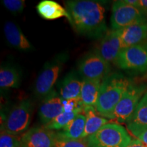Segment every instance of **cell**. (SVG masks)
Segmentation results:
<instances>
[{
	"instance_id": "cell-1",
	"label": "cell",
	"mask_w": 147,
	"mask_h": 147,
	"mask_svg": "<svg viewBox=\"0 0 147 147\" xmlns=\"http://www.w3.org/2000/svg\"><path fill=\"white\" fill-rule=\"evenodd\" d=\"M69 22L79 34L91 38H100L107 32L106 9L102 3L91 0L65 1Z\"/></svg>"
},
{
	"instance_id": "cell-2",
	"label": "cell",
	"mask_w": 147,
	"mask_h": 147,
	"mask_svg": "<svg viewBox=\"0 0 147 147\" xmlns=\"http://www.w3.org/2000/svg\"><path fill=\"white\" fill-rule=\"evenodd\" d=\"M130 81L123 74H108L101 84L98 100L95 105L97 113L103 117L110 118L117 104L130 86Z\"/></svg>"
},
{
	"instance_id": "cell-3",
	"label": "cell",
	"mask_w": 147,
	"mask_h": 147,
	"mask_svg": "<svg viewBox=\"0 0 147 147\" xmlns=\"http://www.w3.org/2000/svg\"><path fill=\"white\" fill-rule=\"evenodd\" d=\"M84 140L88 147H126L132 139L122 125L107 123Z\"/></svg>"
},
{
	"instance_id": "cell-4",
	"label": "cell",
	"mask_w": 147,
	"mask_h": 147,
	"mask_svg": "<svg viewBox=\"0 0 147 147\" xmlns=\"http://www.w3.org/2000/svg\"><path fill=\"white\" fill-rule=\"evenodd\" d=\"M33 104L29 100H23L14 106L1 123V131L19 136L28 130L32 122Z\"/></svg>"
},
{
	"instance_id": "cell-5",
	"label": "cell",
	"mask_w": 147,
	"mask_h": 147,
	"mask_svg": "<svg viewBox=\"0 0 147 147\" xmlns=\"http://www.w3.org/2000/svg\"><path fill=\"white\" fill-rule=\"evenodd\" d=\"M146 88V84H130L116 106L110 119L120 123H127L131 118L141 99L144 95Z\"/></svg>"
},
{
	"instance_id": "cell-6",
	"label": "cell",
	"mask_w": 147,
	"mask_h": 147,
	"mask_svg": "<svg viewBox=\"0 0 147 147\" xmlns=\"http://www.w3.org/2000/svg\"><path fill=\"white\" fill-rule=\"evenodd\" d=\"M145 20L146 16L136 7L128 4L125 1H115L113 3L110 18L113 30H119Z\"/></svg>"
},
{
	"instance_id": "cell-7",
	"label": "cell",
	"mask_w": 147,
	"mask_h": 147,
	"mask_svg": "<svg viewBox=\"0 0 147 147\" xmlns=\"http://www.w3.org/2000/svg\"><path fill=\"white\" fill-rule=\"evenodd\" d=\"M115 63L124 70L145 71L147 69V45L141 44L122 49Z\"/></svg>"
},
{
	"instance_id": "cell-8",
	"label": "cell",
	"mask_w": 147,
	"mask_h": 147,
	"mask_svg": "<svg viewBox=\"0 0 147 147\" xmlns=\"http://www.w3.org/2000/svg\"><path fill=\"white\" fill-rule=\"evenodd\" d=\"M78 69L83 78L103 80L109 74L110 63L95 51L89 53L80 60Z\"/></svg>"
},
{
	"instance_id": "cell-9",
	"label": "cell",
	"mask_w": 147,
	"mask_h": 147,
	"mask_svg": "<svg viewBox=\"0 0 147 147\" xmlns=\"http://www.w3.org/2000/svg\"><path fill=\"white\" fill-rule=\"evenodd\" d=\"M62 66V61L57 59L47 63L36 79L34 91L36 96L45 98L53 90Z\"/></svg>"
},
{
	"instance_id": "cell-10",
	"label": "cell",
	"mask_w": 147,
	"mask_h": 147,
	"mask_svg": "<svg viewBox=\"0 0 147 147\" xmlns=\"http://www.w3.org/2000/svg\"><path fill=\"white\" fill-rule=\"evenodd\" d=\"M57 133L41 127H34L21 136L22 147H54Z\"/></svg>"
},
{
	"instance_id": "cell-11",
	"label": "cell",
	"mask_w": 147,
	"mask_h": 147,
	"mask_svg": "<svg viewBox=\"0 0 147 147\" xmlns=\"http://www.w3.org/2000/svg\"><path fill=\"white\" fill-rule=\"evenodd\" d=\"M121 49L141 45L147 39V20L118 30Z\"/></svg>"
},
{
	"instance_id": "cell-12",
	"label": "cell",
	"mask_w": 147,
	"mask_h": 147,
	"mask_svg": "<svg viewBox=\"0 0 147 147\" xmlns=\"http://www.w3.org/2000/svg\"><path fill=\"white\" fill-rule=\"evenodd\" d=\"M62 113H63L62 98L56 91L53 90L44 98L40 104L38 112L40 120L44 125H46Z\"/></svg>"
},
{
	"instance_id": "cell-13",
	"label": "cell",
	"mask_w": 147,
	"mask_h": 147,
	"mask_svg": "<svg viewBox=\"0 0 147 147\" xmlns=\"http://www.w3.org/2000/svg\"><path fill=\"white\" fill-rule=\"evenodd\" d=\"M122 50L118 30L108 31L100 42L98 53L108 63H115Z\"/></svg>"
},
{
	"instance_id": "cell-14",
	"label": "cell",
	"mask_w": 147,
	"mask_h": 147,
	"mask_svg": "<svg viewBox=\"0 0 147 147\" xmlns=\"http://www.w3.org/2000/svg\"><path fill=\"white\" fill-rule=\"evenodd\" d=\"M5 37L9 45L20 51H27L33 49V46L15 23L7 21L4 27Z\"/></svg>"
},
{
	"instance_id": "cell-15",
	"label": "cell",
	"mask_w": 147,
	"mask_h": 147,
	"mask_svg": "<svg viewBox=\"0 0 147 147\" xmlns=\"http://www.w3.org/2000/svg\"><path fill=\"white\" fill-rule=\"evenodd\" d=\"M82 80L75 72L69 73L61 84L60 97L63 100H72L80 97Z\"/></svg>"
},
{
	"instance_id": "cell-16",
	"label": "cell",
	"mask_w": 147,
	"mask_h": 147,
	"mask_svg": "<svg viewBox=\"0 0 147 147\" xmlns=\"http://www.w3.org/2000/svg\"><path fill=\"white\" fill-rule=\"evenodd\" d=\"M102 80L83 78L80 93V101L84 108L95 107Z\"/></svg>"
},
{
	"instance_id": "cell-17",
	"label": "cell",
	"mask_w": 147,
	"mask_h": 147,
	"mask_svg": "<svg viewBox=\"0 0 147 147\" xmlns=\"http://www.w3.org/2000/svg\"><path fill=\"white\" fill-rule=\"evenodd\" d=\"M37 11L39 15L45 20H55L66 17L69 20L67 11L61 5L53 0H43L37 5Z\"/></svg>"
},
{
	"instance_id": "cell-18",
	"label": "cell",
	"mask_w": 147,
	"mask_h": 147,
	"mask_svg": "<svg viewBox=\"0 0 147 147\" xmlns=\"http://www.w3.org/2000/svg\"><path fill=\"white\" fill-rule=\"evenodd\" d=\"M86 117L85 128L82 139H85L96 133L101 127L108 123V120L97 113L94 107H86L84 109Z\"/></svg>"
},
{
	"instance_id": "cell-19",
	"label": "cell",
	"mask_w": 147,
	"mask_h": 147,
	"mask_svg": "<svg viewBox=\"0 0 147 147\" xmlns=\"http://www.w3.org/2000/svg\"><path fill=\"white\" fill-rule=\"evenodd\" d=\"M86 117L83 114H79L74 119L62 129L57 133L59 137L71 140L82 139L85 128Z\"/></svg>"
},
{
	"instance_id": "cell-20",
	"label": "cell",
	"mask_w": 147,
	"mask_h": 147,
	"mask_svg": "<svg viewBox=\"0 0 147 147\" xmlns=\"http://www.w3.org/2000/svg\"><path fill=\"white\" fill-rule=\"evenodd\" d=\"M20 74L14 67L9 65L1 66L0 87L1 89L18 88L20 86Z\"/></svg>"
},
{
	"instance_id": "cell-21",
	"label": "cell",
	"mask_w": 147,
	"mask_h": 147,
	"mask_svg": "<svg viewBox=\"0 0 147 147\" xmlns=\"http://www.w3.org/2000/svg\"><path fill=\"white\" fill-rule=\"evenodd\" d=\"M126 125L127 127H147V92Z\"/></svg>"
},
{
	"instance_id": "cell-22",
	"label": "cell",
	"mask_w": 147,
	"mask_h": 147,
	"mask_svg": "<svg viewBox=\"0 0 147 147\" xmlns=\"http://www.w3.org/2000/svg\"><path fill=\"white\" fill-rule=\"evenodd\" d=\"M82 111L81 110H75L71 113H65L63 112L58 117L51 121V122L46 125L44 127L48 129L52 130H59L63 129L66 126L71 122L73 119H74L79 114H81Z\"/></svg>"
},
{
	"instance_id": "cell-23",
	"label": "cell",
	"mask_w": 147,
	"mask_h": 147,
	"mask_svg": "<svg viewBox=\"0 0 147 147\" xmlns=\"http://www.w3.org/2000/svg\"><path fill=\"white\" fill-rule=\"evenodd\" d=\"M0 147H22L21 136L1 131Z\"/></svg>"
},
{
	"instance_id": "cell-24",
	"label": "cell",
	"mask_w": 147,
	"mask_h": 147,
	"mask_svg": "<svg viewBox=\"0 0 147 147\" xmlns=\"http://www.w3.org/2000/svg\"><path fill=\"white\" fill-rule=\"evenodd\" d=\"M54 147H88L85 141L82 139L71 140L59 137L57 135Z\"/></svg>"
},
{
	"instance_id": "cell-25",
	"label": "cell",
	"mask_w": 147,
	"mask_h": 147,
	"mask_svg": "<svg viewBox=\"0 0 147 147\" xmlns=\"http://www.w3.org/2000/svg\"><path fill=\"white\" fill-rule=\"evenodd\" d=\"M3 5L12 13H21L25 8L24 0H3Z\"/></svg>"
},
{
	"instance_id": "cell-26",
	"label": "cell",
	"mask_w": 147,
	"mask_h": 147,
	"mask_svg": "<svg viewBox=\"0 0 147 147\" xmlns=\"http://www.w3.org/2000/svg\"><path fill=\"white\" fill-rule=\"evenodd\" d=\"M128 130L147 146V127H127Z\"/></svg>"
},
{
	"instance_id": "cell-27",
	"label": "cell",
	"mask_w": 147,
	"mask_h": 147,
	"mask_svg": "<svg viewBox=\"0 0 147 147\" xmlns=\"http://www.w3.org/2000/svg\"><path fill=\"white\" fill-rule=\"evenodd\" d=\"M136 7L146 17L147 16V0H138Z\"/></svg>"
},
{
	"instance_id": "cell-28",
	"label": "cell",
	"mask_w": 147,
	"mask_h": 147,
	"mask_svg": "<svg viewBox=\"0 0 147 147\" xmlns=\"http://www.w3.org/2000/svg\"><path fill=\"white\" fill-rule=\"evenodd\" d=\"M126 147H147L145 144L138 139L132 140L131 142Z\"/></svg>"
}]
</instances>
